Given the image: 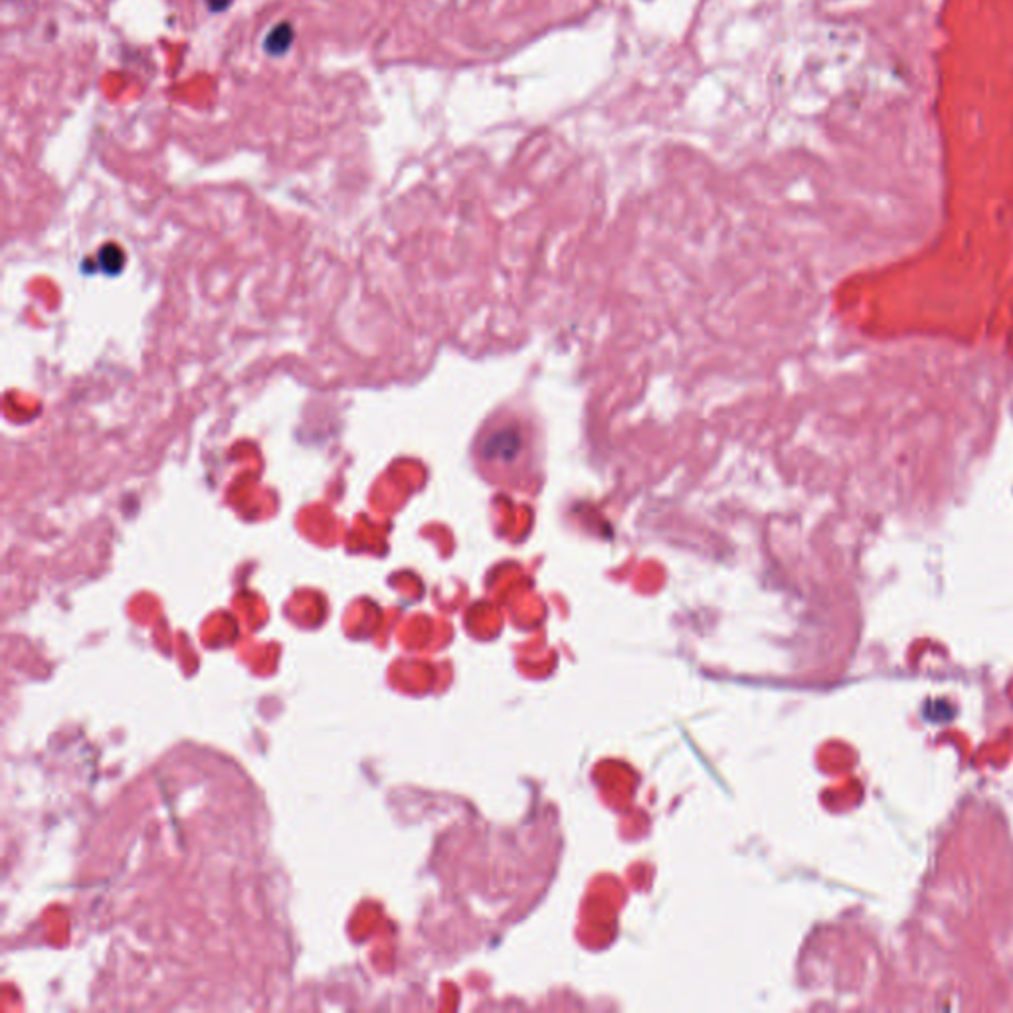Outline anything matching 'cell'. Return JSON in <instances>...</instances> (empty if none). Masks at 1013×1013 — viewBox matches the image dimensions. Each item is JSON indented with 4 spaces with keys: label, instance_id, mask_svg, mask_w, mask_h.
<instances>
[{
    "label": "cell",
    "instance_id": "cell-1",
    "mask_svg": "<svg viewBox=\"0 0 1013 1013\" xmlns=\"http://www.w3.org/2000/svg\"><path fill=\"white\" fill-rule=\"evenodd\" d=\"M291 40H293V30L290 24H280L278 29L270 32V36L265 40V50L270 54H283L290 48Z\"/></svg>",
    "mask_w": 1013,
    "mask_h": 1013
},
{
    "label": "cell",
    "instance_id": "cell-2",
    "mask_svg": "<svg viewBox=\"0 0 1013 1013\" xmlns=\"http://www.w3.org/2000/svg\"><path fill=\"white\" fill-rule=\"evenodd\" d=\"M207 2L212 10H224L232 4V0H207Z\"/></svg>",
    "mask_w": 1013,
    "mask_h": 1013
}]
</instances>
